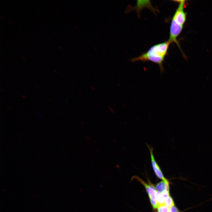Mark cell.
Returning <instances> with one entry per match:
<instances>
[{
  "instance_id": "obj_10",
  "label": "cell",
  "mask_w": 212,
  "mask_h": 212,
  "mask_svg": "<svg viewBox=\"0 0 212 212\" xmlns=\"http://www.w3.org/2000/svg\"><path fill=\"white\" fill-rule=\"evenodd\" d=\"M169 212H181L174 205L169 208Z\"/></svg>"
},
{
  "instance_id": "obj_1",
  "label": "cell",
  "mask_w": 212,
  "mask_h": 212,
  "mask_svg": "<svg viewBox=\"0 0 212 212\" xmlns=\"http://www.w3.org/2000/svg\"><path fill=\"white\" fill-rule=\"evenodd\" d=\"M171 42L168 40L152 47L147 52L142 54L140 56L132 59V62L138 61H151L158 64L161 73L164 71L163 62Z\"/></svg>"
},
{
  "instance_id": "obj_8",
  "label": "cell",
  "mask_w": 212,
  "mask_h": 212,
  "mask_svg": "<svg viewBox=\"0 0 212 212\" xmlns=\"http://www.w3.org/2000/svg\"><path fill=\"white\" fill-rule=\"evenodd\" d=\"M164 204L169 208L175 205L173 199L170 196L165 198Z\"/></svg>"
},
{
  "instance_id": "obj_3",
  "label": "cell",
  "mask_w": 212,
  "mask_h": 212,
  "mask_svg": "<svg viewBox=\"0 0 212 212\" xmlns=\"http://www.w3.org/2000/svg\"><path fill=\"white\" fill-rule=\"evenodd\" d=\"M185 1H179L178 6L172 19L177 24L183 26L186 22V14L184 11Z\"/></svg>"
},
{
  "instance_id": "obj_7",
  "label": "cell",
  "mask_w": 212,
  "mask_h": 212,
  "mask_svg": "<svg viewBox=\"0 0 212 212\" xmlns=\"http://www.w3.org/2000/svg\"><path fill=\"white\" fill-rule=\"evenodd\" d=\"M156 198L158 206L164 204L165 198L161 193L157 191L156 193Z\"/></svg>"
},
{
  "instance_id": "obj_9",
  "label": "cell",
  "mask_w": 212,
  "mask_h": 212,
  "mask_svg": "<svg viewBox=\"0 0 212 212\" xmlns=\"http://www.w3.org/2000/svg\"><path fill=\"white\" fill-rule=\"evenodd\" d=\"M169 208L165 204L159 205L157 208L158 212H169Z\"/></svg>"
},
{
  "instance_id": "obj_5",
  "label": "cell",
  "mask_w": 212,
  "mask_h": 212,
  "mask_svg": "<svg viewBox=\"0 0 212 212\" xmlns=\"http://www.w3.org/2000/svg\"><path fill=\"white\" fill-rule=\"evenodd\" d=\"M146 145L149 148L150 151L152 167L156 175L158 178L162 180H167L164 177L160 167L155 160L153 154V148L150 147L147 144Z\"/></svg>"
},
{
  "instance_id": "obj_11",
  "label": "cell",
  "mask_w": 212,
  "mask_h": 212,
  "mask_svg": "<svg viewBox=\"0 0 212 212\" xmlns=\"http://www.w3.org/2000/svg\"></svg>"
},
{
  "instance_id": "obj_6",
  "label": "cell",
  "mask_w": 212,
  "mask_h": 212,
  "mask_svg": "<svg viewBox=\"0 0 212 212\" xmlns=\"http://www.w3.org/2000/svg\"><path fill=\"white\" fill-rule=\"evenodd\" d=\"M156 191L162 193L165 191H169V183L168 180H162L158 183L155 186Z\"/></svg>"
},
{
  "instance_id": "obj_4",
  "label": "cell",
  "mask_w": 212,
  "mask_h": 212,
  "mask_svg": "<svg viewBox=\"0 0 212 212\" xmlns=\"http://www.w3.org/2000/svg\"><path fill=\"white\" fill-rule=\"evenodd\" d=\"M183 26L176 23L174 21L172 20L170 27V37L169 39L171 43L175 42L181 49L177 38L181 33Z\"/></svg>"
},
{
  "instance_id": "obj_2",
  "label": "cell",
  "mask_w": 212,
  "mask_h": 212,
  "mask_svg": "<svg viewBox=\"0 0 212 212\" xmlns=\"http://www.w3.org/2000/svg\"><path fill=\"white\" fill-rule=\"evenodd\" d=\"M135 179L140 182L145 187L146 191L148 195L151 204L154 209L157 208L158 204L156 198V190L155 188L152 184H148L140 178L137 176H134L132 178V179Z\"/></svg>"
}]
</instances>
